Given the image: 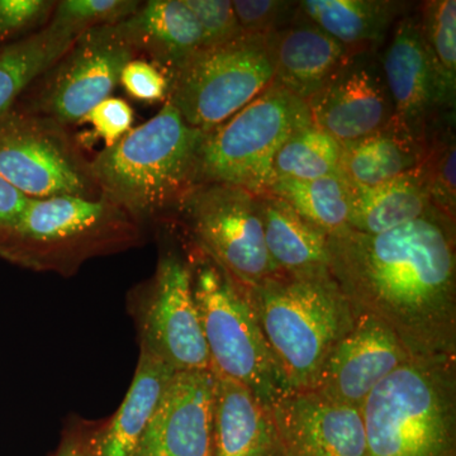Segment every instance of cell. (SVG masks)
Wrapping results in <instances>:
<instances>
[{
	"label": "cell",
	"mask_w": 456,
	"mask_h": 456,
	"mask_svg": "<svg viewBox=\"0 0 456 456\" xmlns=\"http://www.w3.org/2000/svg\"><path fill=\"white\" fill-rule=\"evenodd\" d=\"M299 11L349 53L378 51L401 14L386 0H303Z\"/></svg>",
	"instance_id": "d4e9b609"
},
{
	"label": "cell",
	"mask_w": 456,
	"mask_h": 456,
	"mask_svg": "<svg viewBox=\"0 0 456 456\" xmlns=\"http://www.w3.org/2000/svg\"><path fill=\"white\" fill-rule=\"evenodd\" d=\"M212 370L176 371L134 456H212Z\"/></svg>",
	"instance_id": "2e32d148"
},
{
	"label": "cell",
	"mask_w": 456,
	"mask_h": 456,
	"mask_svg": "<svg viewBox=\"0 0 456 456\" xmlns=\"http://www.w3.org/2000/svg\"><path fill=\"white\" fill-rule=\"evenodd\" d=\"M311 125L307 102L273 80L248 106L206 131L198 184L221 183L263 196L272 185L279 150Z\"/></svg>",
	"instance_id": "52a82bcc"
},
{
	"label": "cell",
	"mask_w": 456,
	"mask_h": 456,
	"mask_svg": "<svg viewBox=\"0 0 456 456\" xmlns=\"http://www.w3.org/2000/svg\"><path fill=\"white\" fill-rule=\"evenodd\" d=\"M86 428L73 426L70 431H66L55 456H86Z\"/></svg>",
	"instance_id": "74e56055"
},
{
	"label": "cell",
	"mask_w": 456,
	"mask_h": 456,
	"mask_svg": "<svg viewBox=\"0 0 456 456\" xmlns=\"http://www.w3.org/2000/svg\"><path fill=\"white\" fill-rule=\"evenodd\" d=\"M428 131L419 132L392 118L364 139L342 145L340 174L350 184L374 187L421 164Z\"/></svg>",
	"instance_id": "7402d4cb"
},
{
	"label": "cell",
	"mask_w": 456,
	"mask_h": 456,
	"mask_svg": "<svg viewBox=\"0 0 456 456\" xmlns=\"http://www.w3.org/2000/svg\"><path fill=\"white\" fill-rule=\"evenodd\" d=\"M55 7L53 0H0V51L45 28Z\"/></svg>",
	"instance_id": "1f68e13d"
},
{
	"label": "cell",
	"mask_w": 456,
	"mask_h": 456,
	"mask_svg": "<svg viewBox=\"0 0 456 456\" xmlns=\"http://www.w3.org/2000/svg\"><path fill=\"white\" fill-rule=\"evenodd\" d=\"M175 373L169 365L141 350L136 373L121 406L103 425L86 431V456H134Z\"/></svg>",
	"instance_id": "44dd1931"
},
{
	"label": "cell",
	"mask_w": 456,
	"mask_h": 456,
	"mask_svg": "<svg viewBox=\"0 0 456 456\" xmlns=\"http://www.w3.org/2000/svg\"><path fill=\"white\" fill-rule=\"evenodd\" d=\"M232 7L242 35L263 37L287 25L298 12V3L281 0H235Z\"/></svg>",
	"instance_id": "d6a6232c"
},
{
	"label": "cell",
	"mask_w": 456,
	"mask_h": 456,
	"mask_svg": "<svg viewBox=\"0 0 456 456\" xmlns=\"http://www.w3.org/2000/svg\"><path fill=\"white\" fill-rule=\"evenodd\" d=\"M0 175L32 200L102 197L68 127L42 117L11 113L0 123Z\"/></svg>",
	"instance_id": "8fae6325"
},
{
	"label": "cell",
	"mask_w": 456,
	"mask_h": 456,
	"mask_svg": "<svg viewBox=\"0 0 456 456\" xmlns=\"http://www.w3.org/2000/svg\"><path fill=\"white\" fill-rule=\"evenodd\" d=\"M270 257L285 274L329 272V236L272 194L259 196Z\"/></svg>",
	"instance_id": "cb8c5ba5"
},
{
	"label": "cell",
	"mask_w": 456,
	"mask_h": 456,
	"mask_svg": "<svg viewBox=\"0 0 456 456\" xmlns=\"http://www.w3.org/2000/svg\"><path fill=\"white\" fill-rule=\"evenodd\" d=\"M31 198L0 175V242L17 226Z\"/></svg>",
	"instance_id": "8d00e7d4"
},
{
	"label": "cell",
	"mask_w": 456,
	"mask_h": 456,
	"mask_svg": "<svg viewBox=\"0 0 456 456\" xmlns=\"http://www.w3.org/2000/svg\"><path fill=\"white\" fill-rule=\"evenodd\" d=\"M349 228L368 235L419 220L432 208L422 165L374 187L350 184Z\"/></svg>",
	"instance_id": "603a6c76"
},
{
	"label": "cell",
	"mask_w": 456,
	"mask_h": 456,
	"mask_svg": "<svg viewBox=\"0 0 456 456\" xmlns=\"http://www.w3.org/2000/svg\"><path fill=\"white\" fill-rule=\"evenodd\" d=\"M75 38L47 25L0 51V123L13 112L29 86L64 55Z\"/></svg>",
	"instance_id": "484cf974"
},
{
	"label": "cell",
	"mask_w": 456,
	"mask_h": 456,
	"mask_svg": "<svg viewBox=\"0 0 456 456\" xmlns=\"http://www.w3.org/2000/svg\"><path fill=\"white\" fill-rule=\"evenodd\" d=\"M145 226L106 198L29 200L0 242V259L32 272L71 277L86 261L142 244Z\"/></svg>",
	"instance_id": "277c9868"
},
{
	"label": "cell",
	"mask_w": 456,
	"mask_h": 456,
	"mask_svg": "<svg viewBox=\"0 0 456 456\" xmlns=\"http://www.w3.org/2000/svg\"><path fill=\"white\" fill-rule=\"evenodd\" d=\"M137 57L118 25L88 29L29 86L13 112L69 126L110 97L122 69Z\"/></svg>",
	"instance_id": "30bf717a"
},
{
	"label": "cell",
	"mask_w": 456,
	"mask_h": 456,
	"mask_svg": "<svg viewBox=\"0 0 456 456\" xmlns=\"http://www.w3.org/2000/svg\"><path fill=\"white\" fill-rule=\"evenodd\" d=\"M341 143L311 125L290 137L279 150L273 161L272 184L278 180H314L341 175Z\"/></svg>",
	"instance_id": "f1b7e54d"
},
{
	"label": "cell",
	"mask_w": 456,
	"mask_h": 456,
	"mask_svg": "<svg viewBox=\"0 0 456 456\" xmlns=\"http://www.w3.org/2000/svg\"><path fill=\"white\" fill-rule=\"evenodd\" d=\"M137 56H147L169 82L203 47L202 29L185 0H149L118 23Z\"/></svg>",
	"instance_id": "ffe728a7"
},
{
	"label": "cell",
	"mask_w": 456,
	"mask_h": 456,
	"mask_svg": "<svg viewBox=\"0 0 456 456\" xmlns=\"http://www.w3.org/2000/svg\"><path fill=\"white\" fill-rule=\"evenodd\" d=\"M119 84L130 97L145 103L165 102L169 94L170 82L167 75L143 59H132L122 69Z\"/></svg>",
	"instance_id": "d590c367"
},
{
	"label": "cell",
	"mask_w": 456,
	"mask_h": 456,
	"mask_svg": "<svg viewBox=\"0 0 456 456\" xmlns=\"http://www.w3.org/2000/svg\"><path fill=\"white\" fill-rule=\"evenodd\" d=\"M213 375L212 456H285L270 407L241 383Z\"/></svg>",
	"instance_id": "ac0fdd59"
},
{
	"label": "cell",
	"mask_w": 456,
	"mask_h": 456,
	"mask_svg": "<svg viewBox=\"0 0 456 456\" xmlns=\"http://www.w3.org/2000/svg\"><path fill=\"white\" fill-rule=\"evenodd\" d=\"M281 198L327 236L349 228L350 185L341 175L314 180H278L266 191Z\"/></svg>",
	"instance_id": "4316f807"
},
{
	"label": "cell",
	"mask_w": 456,
	"mask_h": 456,
	"mask_svg": "<svg viewBox=\"0 0 456 456\" xmlns=\"http://www.w3.org/2000/svg\"><path fill=\"white\" fill-rule=\"evenodd\" d=\"M141 3L137 0H61L56 2L47 25L77 37L95 27L118 25L131 17Z\"/></svg>",
	"instance_id": "4dcf8cb0"
},
{
	"label": "cell",
	"mask_w": 456,
	"mask_h": 456,
	"mask_svg": "<svg viewBox=\"0 0 456 456\" xmlns=\"http://www.w3.org/2000/svg\"><path fill=\"white\" fill-rule=\"evenodd\" d=\"M141 350L175 371L211 370L193 294L191 260L163 255L141 305Z\"/></svg>",
	"instance_id": "7c38bea8"
},
{
	"label": "cell",
	"mask_w": 456,
	"mask_h": 456,
	"mask_svg": "<svg viewBox=\"0 0 456 456\" xmlns=\"http://www.w3.org/2000/svg\"><path fill=\"white\" fill-rule=\"evenodd\" d=\"M274 80L263 36L202 47L170 80L167 101L191 127L209 131L248 106Z\"/></svg>",
	"instance_id": "ba28073f"
},
{
	"label": "cell",
	"mask_w": 456,
	"mask_h": 456,
	"mask_svg": "<svg viewBox=\"0 0 456 456\" xmlns=\"http://www.w3.org/2000/svg\"><path fill=\"white\" fill-rule=\"evenodd\" d=\"M173 216L187 228L193 248L242 287L281 273L266 248L256 194L221 183L198 184Z\"/></svg>",
	"instance_id": "9c48e42d"
},
{
	"label": "cell",
	"mask_w": 456,
	"mask_h": 456,
	"mask_svg": "<svg viewBox=\"0 0 456 456\" xmlns=\"http://www.w3.org/2000/svg\"><path fill=\"white\" fill-rule=\"evenodd\" d=\"M432 208L455 220L456 145L454 118H434L428 127V143L421 161Z\"/></svg>",
	"instance_id": "f546056e"
},
{
	"label": "cell",
	"mask_w": 456,
	"mask_h": 456,
	"mask_svg": "<svg viewBox=\"0 0 456 456\" xmlns=\"http://www.w3.org/2000/svg\"><path fill=\"white\" fill-rule=\"evenodd\" d=\"M312 125L341 145L364 139L395 116L378 51L350 53L307 101Z\"/></svg>",
	"instance_id": "4fadbf2b"
},
{
	"label": "cell",
	"mask_w": 456,
	"mask_h": 456,
	"mask_svg": "<svg viewBox=\"0 0 456 456\" xmlns=\"http://www.w3.org/2000/svg\"><path fill=\"white\" fill-rule=\"evenodd\" d=\"M242 289L290 392L314 391L330 354L358 318L334 278L330 272L279 273Z\"/></svg>",
	"instance_id": "3957f363"
},
{
	"label": "cell",
	"mask_w": 456,
	"mask_h": 456,
	"mask_svg": "<svg viewBox=\"0 0 456 456\" xmlns=\"http://www.w3.org/2000/svg\"><path fill=\"white\" fill-rule=\"evenodd\" d=\"M362 413L365 456H456V359L410 360Z\"/></svg>",
	"instance_id": "5b68a950"
},
{
	"label": "cell",
	"mask_w": 456,
	"mask_h": 456,
	"mask_svg": "<svg viewBox=\"0 0 456 456\" xmlns=\"http://www.w3.org/2000/svg\"><path fill=\"white\" fill-rule=\"evenodd\" d=\"M270 410L285 456H365L362 408L305 391L288 393Z\"/></svg>",
	"instance_id": "9a60e30c"
},
{
	"label": "cell",
	"mask_w": 456,
	"mask_h": 456,
	"mask_svg": "<svg viewBox=\"0 0 456 456\" xmlns=\"http://www.w3.org/2000/svg\"><path fill=\"white\" fill-rule=\"evenodd\" d=\"M422 41L436 88L440 112H454L456 97V2L428 0L419 16Z\"/></svg>",
	"instance_id": "83f0119b"
},
{
	"label": "cell",
	"mask_w": 456,
	"mask_h": 456,
	"mask_svg": "<svg viewBox=\"0 0 456 456\" xmlns=\"http://www.w3.org/2000/svg\"><path fill=\"white\" fill-rule=\"evenodd\" d=\"M204 134L165 101L151 119L90 160L101 196L142 226L173 216L198 185Z\"/></svg>",
	"instance_id": "7a4b0ae2"
},
{
	"label": "cell",
	"mask_w": 456,
	"mask_h": 456,
	"mask_svg": "<svg viewBox=\"0 0 456 456\" xmlns=\"http://www.w3.org/2000/svg\"><path fill=\"white\" fill-rule=\"evenodd\" d=\"M380 62L395 108L393 118L413 130L428 131L440 110L419 16L399 18Z\"/></svg>",
	"instance_id": "e0dca14e"
},
{
	"label": "cell",
	"mask_w": 456,
	"mask_h": 456,
	"mask_svg": "<svg viewBox=\"0 0 456 456\" xmlns=\"http://www.w3.org/2000/svg\"><path fill=\"white\" fill-rule=\"evenodd\" d=\"M410 360L388 326L370 314H359L353 330L327 358L314 392L362 408L375 387Z\"/></svg>",
	"instance_id": "5bb4252c"
},
{
	"label": "cell",
	"mask_w": 456,
	"mask_h": 456,
	"mask_svg": "<svg viewBox=\"0 0 456 456\" xmlns=\"http://www.w3.org/2000/svg\"><path fill=\"white\" fill-rule=\"evenodd\" d=\"M134 112L131 104L122 98L108 97L92 108L80 123H89L93 134L106 143L104 149L116 145L132 130Z\"/></svg>",
	"instance_id": "e575fe53"
},
{
	"label": "cell",
	"mask_w": 456,
	"mask_h": 456,
	"mask_svg": "<svg viewBox=\"0 0 456 456\" xmlns=\"http://www.w3.org/2000/svg\"><path fill=\"white\" fill-rule=\"evenodd\" d=\"M188 257L211 370L241 383L272 407L290 389L244 289L198 248H191Z\"/></svg>",
	"instance_id": "8992f818"
},
{
	"label": "cell",
	"mask_w": 456,
	"mask_h": 456,
	"mask_svg": "<svg viewBox=\"0 0 456 456\" xmlns=\"http://www.w3.org/2000/svg\"><path fill=\"white\" fill-rule=\"evenodd\" d=\"M274 82L308 101L335 73L349 51L301 11L287 25L266 36Z\"/></svg>",
	"instance_id": "d6986e66"
},
{
	"label": "cell",
	"mask_w": 456,
	"mask_h": 456,
	"mask_svg": "<svg viewBox=\"0 0 456 456\" xmlns=\"http://www.w3.org/2000/svg\"><path fill=\"white\" fill-rule=\"evenodd\" d=\"M202 29L203 47L218 46L242 36L230 0H185Z\"/></svg>",
	"instance_id": "836d02e7"
},
{
	"label": "cell",
	"mask_w": 456,
	"mask_h": 456,
	"mask_svg": "<svg viewBox=\"0 0 456 456\" xmlns=\"http://www.w3.org/2000/svg\"><path fill=\"white\" fill-rule=\"evenodd\" d=\"M329 272L356 314L382 321L412 360L456 359L455 220L436 209L388 232L329 236Z\"/></svg>",
	"instance_id": "6da1fadb"
}]
</instances>
